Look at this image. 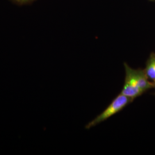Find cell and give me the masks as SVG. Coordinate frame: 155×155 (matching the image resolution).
I'll return each mask as SVG.
<instances>
[{"instance_id":"6da1fadb","label":"cell","mask_w":155,"mask_h":155,"mask_svg":"<svg viewBox=\"0 0 155 155\" xmlns=\"http://www.w3.org/2000/svg\"><path fill=\"white\" fill-rule=\"evenodd\" d=\"M125 77L121 94L133 100L150 89H154L155 83L150 82L144 69H133L124 63Z\"/></svg>"},{"instance_id":"7a4b0ae2","label":"cell","mask_w":155,"mask_h":155,"mask_svg":"<svg viewBox=\"0 0 155 155\" xmlns=\"http://www.w3.org/2000/svg\"><path fill=\"white\" fill-rule=\"evenodd\" d=\"M133 101V100L120 93L113 100L105 110L96 117L94 120L89 122L86 125L85 128L86 129H90V128L100 124V123L105 121L111 117L122 110L124 108Z\"/></svg>"},{"instance_id":"3957f363","label":"cell","mask_w":155,"mask_h":155,"mask_svg":"<svg viewBox=\"0 0 155 155\" xmlns=\"http://www.w3.org/2000/svg\"><path fill=\"white\" fill-rule=\"evenodd\" d=\"M145 73L150 82L155 83V53H151L144 69Z\"/></svg>"},{"instance_id":"277c9868","label":"cell","mask_w":155,"mask_h":155,"mask_svg":"<svg viewBox=\"0 0 155 155\" xmlns=\"http://www.w3.org/2000/svg\"><path fill=\"white\" fill-rule=\"evenodd\" d=\"M10 1L17 5H25L31 4L36 0H10Z\"/></svg>"},{"instance_id":"5b68a950","label":"cell","mask_w":155,"mask_h":155,"mask_svg":"<svg viewBox=\"0 0 155 155\" xmlns=\"http://www.w3.org/2000/svg\"><path fill=\"white\" fill-rule=\"evenodd\" d=\"M154 89H155V87H154Z\"/></svg>"},{"instance_id":"8992f818","label":"cell","mask_w":155,"mask_h":155,"mask_svg":"<svg viewBox=\"0 0 155 155\" xmlns=\"http://www.w3.org/2000/svg\"><path fill=\"white\" fill-rule=\"evenodd\" d=\"M150 1H155V0H150Z\"/></svg>"}]
</instances>
